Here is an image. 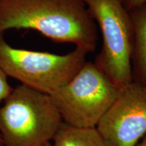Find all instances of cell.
Here are the masks:
<instances>
[{
  "label": "cell",
  "mask_w": 146,
  "mask_h": 146,
  "mask_svg": "<svg viewBox=\"0 0 146 146\" xmlns=\"http://www.w3.org/2000/svg\"><path fill=\"white\" fill-rule=\"evenodd\" d=\"M62 122L50 95L22 84L0 106L3 146H43L53 140Z\"/></svg>",
  "instance_id": "obj_2"
},
{
  "label": "cell",
  "mask_w": 146,
  "mask_h": 146,
  "mask_svg": "<svg viewBox=\"0 0 146 146\" xmlns=\"http://www.w3.org/2000/svg\"><path fill=\"white\" fill-rule=\"evenodd\" d=\"M120 89L91 62H85L72 79L50 95L64 123L96 128Z\"/></svg>",
  "instance_id": "obj_3"
},
{
  "label": "cell",
  "mask_w": 146,
  "mask_h": 146,
  "mask_svg": "<svg viewBox=\"0 0 146 146\" xmlns=\"http://www.w3.org/2000/svg\"><path fill=\"white\" fill-rule=\"evenodd\" d=\"M87 53L75 48L64 55L14 48L0 34V67L22 85L51 95L72 79Z\"/></svg>",
  "instance_id": "obj_4"
},
{
  "label": "cell",
  "mask_w": 146,
  "mask_h": 146,
  "mask_svg": "<svg viewBox=\"0 0 146 146\" xmlns=\"http://www.w3.org/2000/svg\"><path fill=\"white\" fill-rule=\"evenodd\" d=\"M43 146H52V144L50 143V142H49V143H47L45 144V145H44Z\"/></svg>",
  "instance_id": "obj_12"
},
{
  "label": "cell",
  "mask_w": 146,
  "mask_h": 146,
  "mask_svg": "<svg viewBox=\"0 0 146 146\" xmlns=\"http://www.w3.org/2000/svg\"><path fill=\"white\" fill-rule=\"evenodd\" d=\"M137 146H146V137L144 138L143 141H142L140 144H139Z\"/></svg>",
  "instance_id": "obj_11"
},
{
  "label": "cell",
  "mask_w": 146,
  "mask_h": 146,
  "mask_svg": "<svg viewBox=\"0 0 146 146\" xmlns=\"http://www.w3.org/2000/svg\"><path fill=\"white\" fill-rule=\"evenodd\" d=\"M0 146H3V143H0Z\"/></svg>",
  "instance_id": "obj_14"
},
{
  "label": "cell",
  "mask_w": 146,
  "mask_h": 146,
  "mask_svg": "<svg viewBox=\"0 0 146 146\" xmlns=\"http://www.w3.org/2000/svg\"><path fill=\"white\" fill-rule=\"evenodd\" d=\"M98 23L102 47L95 64L120 89L133 81V33L124 0H83Z\"/></svg>",
  "instance_id": "obj_5"
},
{
  "label": "cell",
  "mask_w": 146,
  "mask_h": 146,
  "mask_svg": "<svg viewBox=\"0 0 146 146\" xmlns=\"http://www.w3.org/2000/svg\"><path fill=\"white\" fill-rule=\"evenodd\" d=\"M52 146H107L96 128H78L62 122Z\"/></svg>",
  "instance_id": "obj_8"
},
{
  "label": "cell",
  "mask_w": 146,
  "mask_h": 146,
  "mask_svg": "<svg viewBox=\"0 0 146 146\" xmlns=\"http://www.w3.org/2000/svg\"><path fill=\"white\" fill-rule=\"evenodd\" d=\"M13 88L8 83V76L0 67V105L11 94Z\"/></svg>",
  "instance_id": "obj_9"
},
{
  "label": "cell",
  "mask_w": 146,
  "mask_h": 146,
  "mask_svg": "<svg viewBox=\"0 0 146 146\" xmlns=\"http://www.w3.org/2000/svg\"><path fill=\"white\" fill-rule=\"evenodd\" d=\"M96 129L107 146H136L146 134V83L120 89Z\"/></svg>",
  "instance_id": "obj_6"
},
{
  "label": "cell",
  "mask_w": 146,
  "mask_h": 146,
  "mask_svg": "<svg viewBox=\"0 0 146 146\" xmlns=\"http://www.w3.org/2000/svg\"><path fill=\"white\" fill-rule=\"evenodd\" d=\"M0 143H3L2 139H1V135H0Z\"/></svg>",
  "instance_id": "obj_13"
},
{
  "label": "cell",
  "mask_w": 146,
  "mask_h": 146,
  "mask_svg": "<svg viewBox=\"0 0 146 146\" xmlns=\"http://www.w3.org/2000/svg\"><path fill=\"white\" fill-rule=\"evenodd\" d=\"M133 33V81L146 83V2L129 11Z\"/></svg>",
  "instance_id": "obj_7"
},
{
  "label": "cell",
  "mask_w": 146,
  "mask_h": 146,
  "mask_svg": "<svg viewBox=\"0 0 146 146\" xmlns=\"http://www.w3.org/2000/svg\"><path fill=\"white\" fill-rule=\"evenodd\" d=\"M96 25L83 0H0V34L31 29L89 54L97 47Z\"/></svg>",
  "instance_id": "obj_1"
},
{
  "label": "cell",
  "mask_w": 146,
  "mask_h": 146,
  "mask_svg": "<svg viewBox=\"0 0 146 146\" xmlns=\"http://www.w3.org/2000/svg\"><path fill=\"white\" fill-rule=\"evenodd\" d=\"M145 2L146 0H124V4L129 11Z\"/></svg>",
  "instance_id": "obj_10"
}]
</instances>
